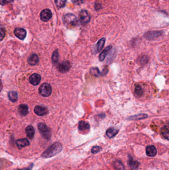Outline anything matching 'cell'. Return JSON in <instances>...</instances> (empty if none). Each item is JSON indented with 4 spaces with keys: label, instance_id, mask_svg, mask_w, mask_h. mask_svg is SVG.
<instances>
[{
    "label": "cell",
    "instance_id": "1",
    "mask_svg": "<svg viewBox=\"0 0 169 170\" xmlns=\"http://www.w3.org/2000/svg\"><path fill=\"white\" fill-rule=\"evenodd\" d=\"M62 145L60 142H56L52 145L49 148L42 154L44 158H51L59 154L62 151Z\"/></svg>",
    "mask_w": 169,
    "mask_h": 170
},
{
    "label": "cell",
    "instance_id": "2",
    "mask_svg": "<svg viewBox=\"0 0 169 170\" xmlns=\"http://www.w3.org/2000/svg\"><path fill=\"white\" fill-rule=\"evenodd\" d=\"M64 25L68 28H73L78 25V20L77 17L72 14H67L63 17Z\"/></svg>",
    "mask_w": 169,
    "mask_h": 170
},
{
    "label": "cell",
    "instance_id": "3",
    "mask_svg": "<svg viewBox=\"0 0 169 170\" xmlns=\"http://www.w3.org/2000/svg\"><path fill=\"white\" fill-rule=\"evenodd\" d=\"M38 128L39 132L45 139L49 140L51 138L52 133L50 128L43 123H39L38 124Z\"/></svg>",
    "mask_w": 169,
    "mask_h": 170
},
{
    "label": "cell",
    "instance_id": "4",
    "mask_svg": "<svg viewBox=\"0 0 169 170\" xmlns=\"http://www.w3.org/2000/svg\"><path fill=\"white\" fill-rule=\"evenodd\" d=\"M52 90L50 84L44 83L39 88V92L41 96L44 97H48L51 95Z\"/></svg>",
    "mask_w": 169,
    "mask_h": 170
},
{
    "label": "cell",
    "instance_id": "5",
    "mask_svg": "<svg viewBox=\"0 0 169 170\" xmlns=\"http://www.w3.org/2000/svg\"><path fill=\"white\" fill-rule=\"evenodd\" d=\"M79 21L82 24H86L90 22V16L86 10H81L79 14Z\"/></svg>",
    "mask_w": 169,
    "mask_h": 170
},
{
    "label": "cell",
    "instance_id": "6",
    "mask_svg": "<svg viewBox=\"0 0 169 170\" xmlns=\"http://www.w3.org/2000/svg\"><path fill=\"white\" fill-rule=\"evenodd\" d=\"M162 34V33L161 31H149L145 33L144 36L148 40L153 41L161 37Z\"/></svg>",
    "mask_w": 169,
    "mask_h": 170
},
{
    "label": "cell",
    "instance_id": "7",
    "mask_svg": "<svg viewBox=\"0 0 169 170\" xmlns=\"http://www.w3.org/2000/svg\"><path fill=\"white\" fill-rule=\"evenodd\" d=\"M52 16V13L49 9H45L42 11L40 19L43 22H47L50 20Z\"/></svg>",
    "mask_w": 169,
    "mask_h": 170
},
{
    "label": "cell",
    "instance_id": "8",
    "mask_svg": "<svg viewBox=\"0 0 169 170\" xmlns=\"http://www.w3.org/2000/svg\"><path fill=\"white\" fill-rule=\"evenodd\" d=\"M14 34L18 38L23 40L26 37L27 33L26 30L23 28H16L14 30Z\"/></svg>",
    "mask_w": 169,
    "mask_h": 170
},
{
    "label": "cell",
    "instance_id": "9",
    "mask_svg": "<svg viewBox=\"0 0 169 170\" xmlns=\"http://www.w3.org/2000/svg\"><path fill=\"white\" fill-rule=\"evenodd\" d=\"M71 68V63L69 61H66L62 62L58 66L59 70L62 73H66L70 70Z\"/></svg>",
    "mask_w": 169,
    "mask_h": 170
},
{
    "label": "cell",
    "instance_id": "10",
    "mask_svg": "<svg viewBox=\"0 0 169 170\" xmlns=\"http://www.w3.org/2000/svg\"><path fill=\"white\" fill-rule=\"evenodd\" d=\"M41 80V77L40 75L36 73L33 74L30 77L29 82L32 85L34 86H37L40 82Z\"/></svg>",
    "mask_w": 169,
    "mask_h": 170
},
{
    "label": "cell",
    "instance_id": "11",
    "mask_svg": "<svg viewBox=\"0 0 169 170\" xmlns=\"http://www.w3.org/2000/svg\"><path fill=\"white\" fill-rule=\"evenodd\" d=\"M34 112L37 115L43 116L47 114L48 111L45 107L37 105L34 108Z\"/></svg>",
    "mask_w": 169,
    "mask_h": 170
},
{
    "label": "cell",
    "instance_id": "12",
    "mask_svg": "<svg viewBox=\"0 0 169 170\" xmlns=\"http://www.w3.org/2000/svg\"><path fill=\"white\" fill-rule=\"evenodd\" d=\"M105 41H106V39L105 38H102L98 41V42L96 44L95 49H94V52L95 54L99 52L101 50H102L105 44Z\"/></svg>",
    "mask_w": 169,
    "mask_h": 170
},
{
    "label": "cell",
    "instance_id": "13",
    "mask_svg": "<svg viewBox=\"0 0 169 170\" xmlns=\"http://www.w3.org/2000/svg\"><path fill=\"white\" fill-rule=\"evenodd\" d=\"M16 144L18 148L21 149L26 146L29 145V142L26 138H22L16 140Z\"/></svg>",
    "mask_w": 169,
    "mask_h": 170
},
{
    "label": "cell",
    "instance_id": "14",
    "mask_svg": "<svg viewBox=\"0 0 169 170\" xmlns=\"http://www.w3.org/2000/svg\"><path fill=\"white\" fill-rule=\"evenodd\" d=\"M146 154L149 157H154L157 154V150L154 146L150 145L146 147Z\"/></svg>",
    "mask_w": 169,
    "mask_h": 170
},
{
    "label": "cell",
    "instance_id": "15",
    "mask_svg": "<svg viewBox=\"0 0 169 170\" xmlns=\"http://www.w3.org/2000/svg\"><path fill=\"white\" fill-rule=\"evenodd\" d=\"M78 129L79 131H82V132H85L89 130L90 129V126L88 123L85 121H81L79 122L78 124Z\"/></svg>",
    "mask_w": 169,
    "mask_h": 170
},
{
    "label": "cell",
    "instance_id": "16",
    "mask_svg": "<svg viewBox=\"0 0 169 170\" xmlns=\"http://www.w3.org/2000/svg\"><path fill=\"white\" fill-rule=\"evenodd\" d=\"M39 58L38 56L36 54H33L29 57L28 59V62L29 64L32 66L36 65L39 62Z\"/></svg>",
    "mask_w": 169,
    "mask_h": 170
},
{
    "label": "cell",
    "instance_id": "17",
    "mask_svg": "<svg viewBox=\"0 0 169 170\" xmlns=\"http://www.w3.org/2000/svg\"><path fill=\"white\" fill-rule=\"evenodd\" d=\"M18 111L20 115L23 116H25L28 114V107L26 104H22L19 105L18 108Z\"/></svg>",
    "mask_w": 169,
    "mask_h": 170
},
{
    "label": "cell",
    "instance_id": "18",
    "mask_svg": "<svg viewBox=\"0 0 169 170\" xmlns=\"http://www.w3.org/2000/svg\"><path fill=\"white\" fill-rule=\"evenodd\" d=\"M26 132L27 137L30 139H33L35 134V129L32 126H28L26 129Z\"/></svg>",
    "mask_w": 169,
    "mask_h": 170
},
{
    "label": "cell",
    "instance_id": "19",
    "mask_svg": "<svg viewBox=\"0 0 169 170\" xmlns=\"http://www.w3.org/2000/svg\"><path fill=\"white\" fill-rule=\"evenodd\" d=\"M112 48V46H108L101 52V53L100 54L99 57L100 61H103L105 59V58H106V56H107L108 54V53L109 52V51Z\"/></svg>",
    "mask_w": 169,
    "mask_h": 170
},
{
    "label": "cell",
    "instance_id": "20",
    "mask_svg": "<svg viewBox=\"0 0 169 170\" xmlns=\"http://www.w3.org/2000/svg\"><path fill=\"white\" fill-rule=\"evenodd\" d=\"M118 130L116 129L115 128L111 127L108 129L106 131V135L109 138H112L114 137L118 133Z\"/></svg>",
    "mask_w": 169,
    "mask_h": 170
},
{
    "label": "cell",
    "instance_id": "21",
    "mask_svg": "<svg viewBox=\"0 0 169 170\" xmlns=\"http://www.w3.org/2000/svg\"><path fill=\"white\" fill-rule=\"evenodd\" d=\"M147 115H146L145 113H140V114L130 116L129 118V119L133 120H140V119H143L147 118Z\"/></svg>",
    "mask_w": 169,
    "mask_h": 170
},
{
    "label": "cell",
    "instance_id": "22",
    "mask_svg": "<svg viewBox=\"0 0 169 170\" xmlns=\"http://www.w3.org/2000/svg\"><path fill=\"white\" fill-rule=\"evenodd\" d=\"M8 97L9 100L12 102H16L18 101V94L17 92L15 91H11L8 93Z\"/></svg>",
    "mask_w": 169,
    "mask_h": 170
},
{
    "label": "cell",
    "instance_id": "23",
    "mask_svg": "<svg viewBox=\"0 0 169 170\" xmlns=\"http://www.w3.org/2000/svg\"><path fill=\"white\" fill-rule=\"evenodd\" d=\"M161 133L164 138L169 140V127L166 126L163 127L161 128Z\"/></svg>",
    "mask_w": 169,
    "mask_h": 170
},
{
    "label": "cell",
    "instance_id": "24",
    "mask_svg": "<svg viewBox=\"0 0 169 170\" xmlns=\"http://www.w3.org/2000/svg\"><path fill=\"white\" fill-rule=\"evenodd\" d=\"M67 0H55V4L58 8H62L65 6Z\"/></svg>",
    "mask_w": 169,
    "mask_h": 170
},
{
    "label": "cell",
    "instance_id": "25",
    "mask_svg": "<svg viewBox=\"0 0 169 170\" xmlns=\"http://www.w3.org/2000/svg\"><path fill=\"white\" fill-rule=\"evenodd\" d=\"M134 93L138 97H141L142 96V94H143V90H142L141 87L139 85H137V86H136V88H135Z\"/></svg>",
    "mask_w": 169,
    "mask_h": 170
},
{
    "label": "cell",
    "instance_id": "26",
    "mask_svg": "<svg viewBox=\"0 0 169 170\" xmlns=\"http://www.w3.org/2000/svg\"><path fill=\"white\" fill-rule=\"evenodd\" d=\"M114 166L116 170H124L123 165L121 162H119V161H117L114 162Z\"/></svg>",
    "mask_w": 169,
    "mask_h": 170
},
{
    "label": "cell",
    "instance_id": "27",
    "mask_svg": "<svg viewBox=\"0 0 169 170\" xmlns=\"http://www.w3.org/2000/svg\"><path fill=\"white\" fill-rule=\"evenodd\" d=\"M52 60L54 63H57L58 62L59 60V53H58V50H55L53 53Z\"/></svg>",
    "mask_w": 169,
    "mask_h": 170
},
{
    "label": "cell",
    "instance_id": "28",
    "mask_svg": "<svg viewBox=\"0 0 169 170\" xmlns=\"http://www.w3.org/2000/svg\"><path fill=\"white\" fill-rule=\"evenodd\" d=\"M90 73L95 77H98L100 75V71L97 68H92L90 69Z\"/></svg>",
    "mask_w": 169,
    "mask_h": 170
},
{
    "label": "cell",
    "instance_id": "29",
    "mask_svg": "<svg viewBox=\"0 0 169 170\" xmlns=\"http://www.w3.org/2000/svg\"><path fill=\"white\" fill-rule=\"evenodd\" d=\"M100 147L99 146H96L93 147L91 149V152L93 154H96L97 153L99 152L100 150Z\"/></svg>",
    "mask_w": 169,
    "mask_h": 170
},
{
    "label": "cell",
    "instance_id": "30",
    "mask_svg": "<svg viewBox=\"0 0 169 170\" xmlns=\"http://www.w3.org/2000/svg\"><path fill=\"white\" fill-rule=\"evenodd\" d=\"M13 1L14 0H0V3L2 5H5Z\"/></svg>",
    "mask_w": 169,
    "mask_h": 170
},
{
    "label": "cell",
    "instance_id": "31",
    "mask_svg": "<svg viewBox=\"0 0 169 170\" xmlns=\"http://www.w3.org/2000/svg\"><path fill=\"white\" fill-rule=\"evenodd\" d=\"M148 61V58L147 57L143 56L141 57V59H140V63L141 64H144L147 63Z\"/></svg>",
    "mask_w": 169,
    "mask_h": 170
},
{
    "label": "cell",
    "instance_id": "32",
    "mask_svg": "<svg viewBox=\"0 0 169 170\" xmlns=\"http://www.w3.org/2000/svg\"><path fill=\"white\" fill-rule=\"evenodd\" d=\"M73 3L76 5H79L82 4L84 2V0H71Z\"/></svg>",
    "mask_w": 169,
    "mask_h": 170
},
{
    "label": "cell",
    "instance_id": "33",
    "mask_svg": "<svg viewBox=\"0 0 169 170\" xmlns=\"http://www.w3.org/2000/svg\"><path fill=\"white\" fill-rule=\"evenodd\" d=\"M5 30L4 28H1V40L2 41L3 38L4 37L5 35Z\"/></svg>",
    "mask_w": 169,
    "mask_h": 170
}]
</instances>
